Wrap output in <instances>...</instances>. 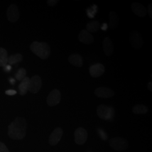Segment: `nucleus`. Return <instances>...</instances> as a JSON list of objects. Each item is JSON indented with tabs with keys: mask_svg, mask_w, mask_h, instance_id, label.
I'll return each mask as SVG.
<instances>
[{
	"mask_svg": "<svg viewBox=\"0 0 152 152\" xmlns=\"http://www.w3.org/2000/svg\"><path fill=\"white\" fill-rule=\"evenodd\" d=\"M8 135L12 140H22L26 135L27 124L26 120L21 117H16L9 126Z\"/></svg>",
	"mask_w": 152,
	"mask_h": 152,
	"instance_id": "1",
	"label": "nucleus"
},
{
	"mask_svg": "<svg viewBox=\"0 0 152 152\" xmlns=\"http://www.w3.org/2000/svg\"><path fill=\"white\" fill-rule=\"evenodd\" d=\"M29 48L34 54L42 59H48L51 54V49L49 44L44 42L34 41L30 45Z\"/></svg>",
	"mask_w": 152,
	"mask_h": 152,
	"instance_id": "2",
	"label": "nucleus"
},
{
	"mask_svg": "<svg viewBox=\"0 0 152 152\" xmlns=\"http://www.w3.org/2000/svg\"><path fill=\"white\" fill-rule=\"evenodd\" d=\"M96 111L99 117L102 120L110 121L114 118V109L112 107L100 105L98 107Z\"/></svg>",
	"mask_w": 152,
	"mask_h": 152,
	"instance_id": "3",
	"label": "nucleus"
},
{
	"mask_svg": "<svg viewBox=\"0 0 152 152\" xmlns=\"http://www.w3.org/2000/svg\"><path fill=\"white\" fill-rule=\"evenodd\" d=\"M109 144L117 151H125L129 147L128 142L121 137L112 138L109 140Z\"/></svg>",
	"mask_w": 152,
	"mask_h": 152,
	"instance_id": "4",
	"label": "nucleus"
},
{
	"mask_svg": "<svg viewBox=\"0 0 152 152\" xmlns=\"http://www.w3.org/2000/svg\"><path fill=\"white\" fill-rule=\"evenodd\" d=\"M42 87V80L39 76H33L30 78L28 91L33 94H36L40 90Z\"/></svg>",
	"mask_w": 152,
	"mask_h": 152,
	"instance_id": "5",
	"label": "nucleus"
},
{
	"mask_svg": "<svg viewBox=\"0 0 152 152\" xmlns=\"http://www.w3.org/2000/svg\"><path fill=\"white\" fill-rule=\"evenodd\" d=\"M61 94L58 89H54L49 94L47 98V104L50 107H54L60 103Z\"/></svg>",
	"mask_w": 152,
	"mask_h": 152,
	"instance_id": "6",
	"label": "nucleus"
},
{
	"mask_svg": "<svg viewBox=\"0 0 152 152\" xmlns=\"http://www.w3.org/2000/svg\"><path fill=\"white\" fill-rule=\"evenodd\" d=\"M87 131L84 128L79 127L75 132V139L76 144L78 145H82L87 141Z\"/></svg>",
	"mask_w": 152,
	"mask_h": 152,
	"instance_id": "7",
	"label": "nucleus"
},
{
	"mask_svg": "<svg viewBox=\"0 0 152 152\" xmlns=\"http://www.w3.org/2000/svg\"><path fill=\"white\" fill-rule=\"evenodd\" d=\"M130 41L132 46L136 49L141 48L143 45V39L140 33L132 31L130 33Z\"/></svg>",
	"mask_w": 152,
	"mask_h": 152,
	"instance_id": "8",
	"label": "nucleus"
},
{
	"mask_svg": "<svg viewBox=\"0 0 152 152\" xmlns=\"http://www.w3.org/2000/svg\"><path fill=\"white\" fill-rule=\"evenodd\" d=\"M7 17L9 22L15 23L19 19V12L17 6L11 4L7 10Z\"/></svg>",
	"mask_w": 152,
	"mask_h": 152,
	"instance_id": "9",
	"label": "nucleus"
},
{
	"mask_svg": "<svg viewBox=\"0 0 152 152\" xmlns=\"http://www.w3.org/2000/svg\"><path fill=\"white\" fill-rule=\"evenodd\" d=\"M94 93L95 95L99 98H111L114 95V91L108 87H98V88L95 90Z\"/></svg>",
	"mask_w": 152,
	"mask_h": 152,
	"instance_id": "10",
	"label": "nucleus"
},
{
	"mask_svg": "<svg viewBox=\"0 0 152 152\" xmlns=\"http://www.w3.org/2000/svg\"><path fill=\"white\" fill-rule=\"evenodd\" d=\"M63 131L60 127L56 128L52 132L49 138V143L51 145H55L59 141L63 136Z\"/></svg>",
	"mask_w": 152,
	"mask_h": 152,
	"instance_id": "11",
	"label": "nucleus"
},
{
	"mask_svg": "<svg viewBox=\"0 0 152 152\" xmlns=\"http://www.w3.org/2000/svg\"><path fill=\"white\" fill-rule=\"evenodd\" d=\"M89 72L92 77L98 78L103 75L105 72V67L102 64L96 63L90 67Z\"/></svg>",
	"mask_w": 152,
	"mask_h": 152,
	"instance_id": "12",
	"label": "nucleus"
},
{
	"mask_svg": "<svg viewBox=\"0 0 152 152\" xmlns=\"http://www.w3.org/2000/svg\"><path fill=\"white\" fill-rule=\"evenodd\" d=\"M131 9L135 14L139 17L144 18L147 15V10L146 8L140 3H132L131 5Z\"/></svg>",
	"mask_w": 152,
	"mask_h": 152,
	"instance_id": "13",
	"label": "nucleus"
},
{
	"mask_svg": "<svg viewBox=\"0 0 152 152\" xmlns=\"http://www.w3.org/2000/svg\"><path fill=\"white\" fill-rule=\"evenodd\" d=\"M79 41L83 44H91L94 41V38L92 35L86 30L83 29L78 35Z\"/></svg>",
	"mask_w": 152,
	"mask_h": 152,
	"instance_id": "14",
	"label": "nucleus"
},
{
	"mask_svg": "<svg viewBox=\"0 0 152 152\" xmlns=\"http://www.w3.org/2000/svg\"><path fill=\"white\" fill-rule=\"evenodd\" d=\"M103 48L104 52L106 55L110 56H111L114 51L113 45L110 38L108 37H106L104 38L103 42Z\"/></svg>",
	"mask_w": 152,
	"mask_h": 152,
	"instance_id": "15",
	"label": "nucleus"
},
{
	"mask_svg": "<svg viewBox=\"0 0 152 152\" xmlns=\"http://www.w3.org/2000/svg\"><path fill=\"white\" fill-rule=\"evenodd\" d=\"M30 78L28 77H26L23 80L22 82L18 86L19 93L20 95H25L28 91L29 84Z\"/></svg>",
	"mask_w": 152,
	"mask_h": 152,
	"instance_id": "16",
	"label": "nucleus"
},
{
	"mask_svg": "<svg viewBox=\"0 0 152 152\" xmlns=\"http://www.w3.org/2000/svg\"><path fill=\"white\" fill-rule=\"evenodd\" d=\"M109 24L111 29H114L119 24V20L117 14L114 11H110L109 15Z\"/></svg>",
	"mask_w": 152,
	"mask_h": 152,
	"instance_id": "17",
	"label": "nucleus"
},
{
	"mask_svg": "<svg viewBox=\"0 0 152 152\" xmlns=\"http://www.w3.org/2000/svg\"><path fill=\"white\" fill-rule=\"evenodd\" d=\"M68 61L72 65L76 66L81 67L83 65V59L80 55H71L69 57Z\"/></svg>",
	"mask_w": 152,
	"mask_h": 152,
	"instance_id": "18",
	"label": "nucleus"
},
{
	"mask_svg": "<svg viewBox=\"0 0 152 152\" xmlns=\"http://www.w3.org/2000/svg\"><path fill=\"white\" fill-rule=\"evenodd\" d=\"M8 53L7 51L2 48H0V66L4 67L8 63Z\"/></svg>",
	"mask_w": 152,
	"mask_h": 152,
	"instance_id": "19",
	"label": "nucleus"
},
{
	"mask_svg": "<svg viewBox=\"0 0 152 152\" xmlns=\"http://www.w3.org/2000/svg\"><path fill=\"white\" fill-rule=\"evenodd\" d=\"M86 31L88 32H96L99 31L100 28V23L98 21H93L87 23L86 25Z\"/></svg>",
	"mask_w": 152,
	"mask_h": 152,
	"instance_id": "20",
	"label": "nucleus"
},
{
	"mask_svg": "<svg viewBox=\"0 0 152 152\" xmlns=\"http://www.w3.org/2000/svg\"><path fill=\"white\" fill-rule=\"evenodd\" d=\"M23 59V55L21 54H16L12 55L9 56L8 58V63L9 65H14L22 61Z\"/></svg>",
	"mask_w": 152,
	"mask_h": 152,
	"instance_id": "21",
	"label": "nucleus"
},
{
	"mask_svg": "<svg viewBox=\"0 0 152 152\" xmlns=\"http://www.w3.org/2000/svg\"><path fill=\"white\" fill-rule=\"evenodd\" d=\"M132 112L135 114H145L148 112V108L144 105H136L133 107Z\"/></svg>",
	"mask_w": 152,
	"mask_h": 152,
	"instance_id": "22",
	"label": "nucleus"
},
{
	"mask_svg": "<svg viewBox=\"0 0 152 152\" xmlns=\"http://www.w3.org/2000/svg\"><path fill=\"white\" fill-rule=\"evenodd\" d=\"M27 75V71L24 68H20L18 71H17L15 78L18 81H22L26 77Z\"/></svg>",
	"mask_w": 152,
	"mask_h": 152,
	"instance_id": "23",
	"label": "nucleus"
},
{
	"mask_svg": "<svg viewBox=\"0 0 152 152\" xmlns=\"http://www.w3.org/2000/svg\"><path fill=\"white\" fill-rule=\"evenodd\" d=\"M97 11V6L96 5L91 6L89 9H87V15L90 18H94L95 15Z\"/></svg>",
	"mask_w": 152,
	"mask_h": 152,
	"instance_id": "24",
	"label": "nucleus"
},
{
	"mask_svg": "<svg viewBox=\"0 0 152 152\" xmlns=\"http://www.w3.org/2000/svg\"><path fill=\"white\" fill-rule=\"evenodd\" d=\"M98 133H99V136H100V137L102 140H107V138H108L107 135L103 130L99 129L98 130Z\"/></svg>",
	"mask_w": 152,
	"mask_h": 152,
	"instance_id": "25",
	"label": "nucleus"
},
{
	"mask_svg": "<svg viewBox=\"0 0 152 152\" xmlns=\"http://www.w3.org/2000/svg\"><path fill=\"white\" fill-rule=\"evenodd\" d=\"M0 152H10L5 144L0 141Z\"/></svg>",
	"mask_w": 152,
	"mask_h": 152,
	"instance_id": "26",
	"label": "nucleus"
},
{
	"mask_svg": "<svg viewBox=\"0 0 152 152\" xmlns=\"http://www.w3.org/2000/svg\"><path fill=\"white\" fill-rule=\"evenodd\" d=\"M59 2L58 0H48L46 1L47 4L50 6V7H53L58 2Z\"/></svg>",
	"mask_w": 152,
	"mask_h": 152,
	"instance_id": "27",
	"label": "nucleus"
},
{
	"mask_svg": "<svg viewBox=\"0 0 152 152\" xmlns=\"http://www.w3.org/2000/svg\"><path fill=\"white\" fill-rule=\"evenodd\" d=\"M5 93L6 94L9 95H13L16 94V91L15 90H9L6 91Z\"/></svg>",
	"mask_w": 152,
	"mask_h": 152,
	"instance_id": "28",
	"label": "nucleus"
},
{
	"mask_svg": "<svg viewBox=\"0 0 152 152\" xmlns=\"http://www.w3.org/2000/svg\"><path fill=\"white\" fill-rule=\"evenodd\" d=\"M147 12H148L149 16L152 18V5H149L148 6V9L147 10Z\"/></svg>",
	"mask_w": 152,
	"mask_h": 152,
	"instance_id": "29",
	"label": "nucleus"
},
{
	"mask_svg": "<svg viewBox=\"0 0 152 152\" xmlns=\"http://www.w3.org/2000/svg\"><path fill=\"white\" fill-rule=\"evenodd\" d=\"M148 89L151 91H152V81L149 82L148 85Z\"/></svg>",
	"mask_w": 152,
	"mask_h": 152,
	"instance_id": "30",
	"label": "nucleus"
},
{
	"mask_svg": "<svg viewBox=\"0 0 152 152\" xmlns=\"http://www.w3.org/2000/svg\"><path fill=\"white\" fill-rule=\"evenodd\" d=\"M4 71H10L11 69V66L10 65H6L4 66Z\"/></svg>",
	"mask_w": 152,
	"mask_h": 152,
	"instance_id": "31",
	"label": "nucleus"
},
{
	"mask_svg": "<svg viewBox=\"0 0 152 152\" xmlns=\"http://www.w3.org/2000/svg\"><path fill=\"white\" fill-rule=\"evenodd\" d=\"M102 29L103 30V31H105L107 29V24L105 23V24H103V26L102 27Z\"/></svg>",
	"mask_w": 152,
	"mask_h": 152,
	"instance_id": "32",
	"label": "nucleus"
}]
</instances>
